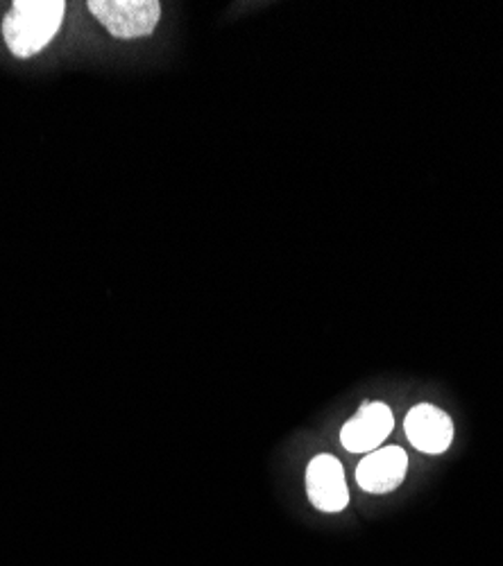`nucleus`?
I'll return each instance as SVG.
<instances>
[{
	"label": "nucleus",
	"mask_w": 503,
	"mask_h": 566,
	"mask_svg": "<svg viewBox=\"0 0 503 566\" xmlns=\"http://www.w3.org/2000/svg\"><path fill=\"white\" fill-rule=\"evenodd\" d=\"M404 431L410 444L429 455L444 453L453 442L451 417L433 403H420L410 408L404 419Z\"/></svg>",
	"instance_id": "5"
},
{
	"label": "nucleus",
	"mask_w": 503,
	"mask_h": 566,
	"mask_svg": "<svg viewBox=\"0 0 503 566\" xmlns=\"http://www.w3.org/2000/svg\"><path fill=\"white\" fill-rule=\"evenodd\" d=\"M66 6L62 0H17L3 19V36L14 57L28 60L53 41Z\"/></svg>",
	"instance_id": "1"
},
{
	"label": "nucleus",
	"mask_w": 503,
	"mask_h": 566,
	"mask_svg": "<svg viewBox=\"0 0 503 566\" xmlns=\"http://www.w3.org/2000/svg\"><path fill=\"white\" fill-rule=\"evenodd\" d=\"M395 429V417L390 406L384 401L365 403L345 423L340 431V442L349 453H373L386 442Z\"/></svg>",
	"instance_id": "4"
},
{
	"label": "nucleus",
	"mask_w": 503,
	"mask_h": 566,
	"mask_svg": "<svg viewBox=\"0 0 503 566\" xmlns=\"http://www.w3.org/2000/svg\"><path fill=\"white\" fill-rule=\"evenodd\" d=\"M306 492L319 512H343L349 505V488L340 460L329 453L315 455L306 467Z\"/></svg>",
	"instance_id": "3"
},
{
	"label": "nucleus",
	"mask_w": 503,
	"mask_h": 566,
	"mask_svg": "<svg viewBox=\"0 0 503 566\" xmlns=\"http://www.w3.org/2000/svg\"><path fill=\"white\" fill-rule=\"evenodd\" d=\"M86 8L118 39L153 34L161 17L157 0H91Z\"/></svg>",
	"instance_id": "2"
},
{
	"label": "nucleus",
	"mask_w": 503,
	"mask_h": 566,
	"mask_svg": "<svg viewBox=\"0 0 503 566\" xmlns=\"http://www.w3.org/2000/svg\"><path fill=\"white\" fill-rule=\"evenodd\" d=\"M408 471V455L401 447H379L356 467V483L368 494H388L397 490Z\"/></svg>",
	"instance_id": "6"
}]
</instances>
